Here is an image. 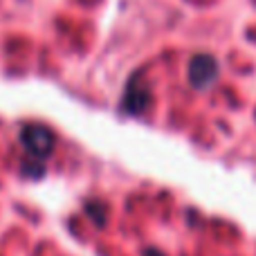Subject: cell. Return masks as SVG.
<instances>
[{
    "instance_id": "cell-1",
    "label": "cell",
    "mask_w": 256,
    "mask_h": 256,
    "mask_svg": "<svg viewBox=\"0 0 256 256\" xmlns=\"http://www.w3.org/2000/svg\"><path fill=\"white\" fill-rule=\"evenodd\" d=\"M20 140H22V144H25V148L30 150L32 158H38V160L48 158L54 148V135L45 126H38V124L22 128Z\"/></svg>"
},
{
    "instance_id": "cell-2",
    "label": "cell",
    "mask_w": 256,
    "mask_h": 256,
    "mask_svg": "<svg viewBox=\"0 0 256 256\" xmlns=\"http://www.w3.org/2000/svg\"><path fill=\"white\" fill-rule=\"evenodd\" d=\"M218 76V66L212 56H196L189 66V79L196 88H207Z\"/></svg>"
},
{
    "instance_id": "cell-3",
    "label": "cell",
    "mask_w": 256,
    "mask_h": 256,
    "mask_svg": "<svg viewBox=\"0 0 256 256\" xmlns=\"http://www.w3.org/2000/svg\"><path fill=\"white\" fill-rule=\"evenodd\" d=\"M22 171H25L27 176H32V178H40V176H43V164L25 160V162H22Z\"/></svg>"
},
{
    "instance_id": "cell-4",
    "label": "cell",
    "mask_w": 256,
    "mask_h": 256,
    "mask_svg": "<svg viewBox=\"0 0 256 256\" xmlns=\"http://www.w3.org/2000/svg\"><path fill=\"white\" fill-rule=\"evenodd\" d=\"M144 256H164L162 252H158V250H146V254Z\"/></svg>"
}]
</instances>
